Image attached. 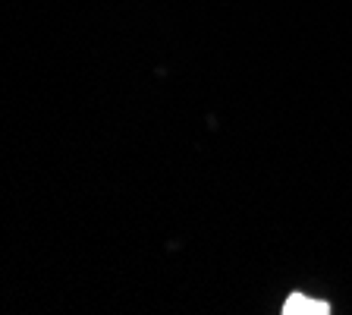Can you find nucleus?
Instances as JSON below:
<instances>
[{
	"instance_id": "nucleus-1",
	"label": "nucleus",
	"mask_w": 352,
	"mask_h": 315,
	"mask_svg": "<svg viewBox=\"0 0 352 315\" xmlns=\"http://www.w3.org/2000/svg\"><path fill=\"white\" fill-rule=\"evenodd\" d=\"M283 312H327V303H315V300H305V296H289L283 306Z\"/></svg>"
}]
</instances>
